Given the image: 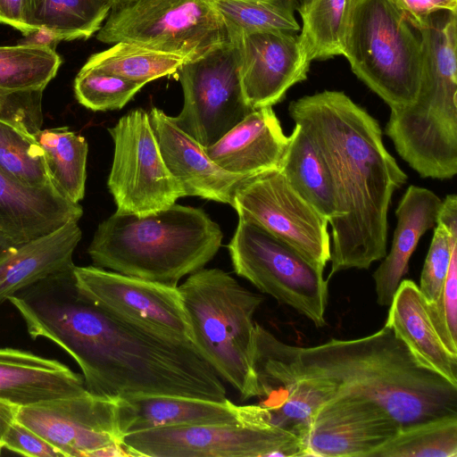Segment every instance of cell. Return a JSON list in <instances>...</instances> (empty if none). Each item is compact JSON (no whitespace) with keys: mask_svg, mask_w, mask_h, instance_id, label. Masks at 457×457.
Masks as SVG:
<instances>
[{"mask_svg":"<svg viewBox=\"0 0 457 457\" xmlns=\"http://www.w3.org/2000/svg\"><path fill=\"white\" fill-rule=\"evenodd\" d=\"M17 311L32 339L52 341L77 362L91 395L227 399L219 375L194 345L160 337L100 310L78 293L72 275L30 287Z\"/></svg>","mask_w":457,"mask_h":457,"instance_id":"obj_1","label":"cell"},{"mask_svg":"<svg viewBox=\"0 0 457 457\" xmlns=\"http://www.w3.org/2000/svg\"><path fill=\"white\" fill-rule=\"evenodd\" d=\"M253 366L258 391L292 384L321 403L337 396L366 399L386 411L400 429L457 415V386L420 365L386 325L363 337L303 347L255 323Z\"/></svg>","mask_w":457,"mask_h":457,"instance_id":"obj_2","label":"cell"},{"mask_svg":"<svg viewBox=\"0 0 457 457\" xmlns=\"http://www.w3.org/2000/svg\"><path fill=\"white\" fill-rule=\"evenodd\" d=\"M328 169L336 195L328 279L369 269L386 254L387 212L408 177L386 148L378 121L342 91L324 90L290 103Z\"/></svg>","mask_w":457,"mask_h":457,"instance_id":"obj_3","label":"cell"},{"mask_svg":"<svg viewBox=\"0 0 457 457\" xmlns=\"http://www.w3.org/2000/svg\"><path fill=\"white\" fill-rule=\"evenodd\" d=\"M222 237L204 211L174 204L145 216L114 212L98 225L87 253L94 266L178 287L215 256Z\"/></svg>","mask_w":457,"mask_h":457,"instance_id":"obj_4","label":"cell"},{"mask_svg":"<svg viewBox=\"0 0 457 457\" xmlns=\"http://www.w3.org/2000/svg\"><path fill=\"white\" fill-rule=\"evenodd\" d=\"M457 12L440 10L417 28L422 73L416 101L391 109L385 133L421 178L457 173Z\"/></svg>","mask_w":457,"mask_h":457,"instance_id":"obj_5","label":"cell"},{"mask_svg":"<svg viewBox=\"0 0 457 457\" xmlns=\"http://www.w3.org/2000/svg\"><path fill=\"white\" fill-rule=\"evenodd\" d=\"M178 287L196 349L241 401L258 397L253 316L263 296L217 268H203Z\"/></svg>","mask_w":457,"mask_h":457,"instance_id":"obj_6","label":"cell"},{"mask_svg":"<svg viewBox=\"0 0 457 457\" xmlns=\"http://www.w3.org/2000/svg\"><path fill=\"white\" fill-rule=\"evenodd\" d=\"M343 55L390 110L416 101L422 73L420 36L389 0L358 1Z\"/></svg>","mask_w":457,"mask_h":457,"instance_id":"obj_7","label":"cell"},{"mask_svg":"<svg viewBox=\"0 0 457 457\" xmlns=\"http://www.w3.org/2000/svg\"><path fill=\"white\" fill-rule=\"evenodd\" d=\"M96 38L190 61L228 41L230 32L211 0H133L111 9Z\"/></svg>","mask_w":457,"mask_h":457,"instance_id":"obj_8","label":"cell"},{"mask_svg":"<svg viewBox=\"0 0 457 457\" xmlns=\"http://www.w3.org/2000/svg\"><path fill=\"white\" fill-rule=\"evenodd\" d=\"M228 249L235 272L317 328L326 325L328 278L299 252L255 221L238 216Z\"/></svg>","mask_w":457,"mask_h":457,"instance_id":"obj_9","label":"cell"},{"mask_svg":"<svg viewBox=\"0 0 457 457\" xmlns=\"http://www.w3.org/2000/svg\"><path fill=\"white\" fill-rule=\"evenodd\" d=\"M178 70L184 93L181 112L170 120L204 147L218 141L253 109L241 81V57L237 33Z\"/></svg>","mask_w":457,"mask_h":457,"instance_id":"obj_10","label":"cell"},{"mask_svg":"<svg viewBox=\"0 0 457 457\" xmlns=\"http://www.w3.org/2000/svg\"><path fill=\"white\" fill-rule=\"evenodd\" d=\"M121 445L130 456H306L303 440L270 420L156 428L126 434Z\"/></svg>","mask_w":457,"mask_h":457,"instance_id":"obj_11","label":"cell"},{"mask_svg":"<svg viewBox=\"0 0 457 457\" xmlns=\"http://www.w3.org/2000/svg\"><path fill=\"white\" fill-rule=\"evenodd\" d=\"M108 131L114 156L107 185L117 213L145 216L186 196L164 162L148 112L130 111Z\"/></svg>","mask_w":457,"mask_h":457,"instance_id":"obj_12","label":"cell"},{"mask_svg":"<svg viewBox=\"0 0 457 457\" xmlns=\"http://www.w3.org/2000/svg\"><path fill=\"white\" fill-rule=\"evenodd\" d=\"M73 275L78 293L100 310L160 337L194 345L178 287L96 266H75Z\"/></svg>","mask_w":457,"mask_h":457,"instance_id":"obj_13","label":"cell"},{"mask_svg":"<svg viewBox=\"0 0 457 457\" xmlns=\"http://www.w3.org/2000/svg\"><path fill=\"white\" fill-rule=\"evenodd\" d=\"M233 208L323 270L330 261L328 220L289 183L279 168L247 178L237 189Z\"/></svg>","mask_w":457,"mask_h":457,"instance_id":"obj_14","label":"cell"},{"mask_svg":"<svg viewBox=\"0 0 457 457\" xmlns=\"http://www.w3.org/2000/svg\"><path fill=\"white\" fill-rule=\"evenodd\" d=\"M120 399L90 393L19 407L15 420L25 425L64 457L94 456L121 445Z\"/></svg>","mask_w":457,"mask_h":457,"instance_id":"obj_15","label":"cell"},{"mask_svg":"<svg viewBox=\"0 0 457 457\" xmlns=\"http://www.w3.org/2000/svg\"><path fill=\"white\" fill-rule=\"evenodd\" d=\"M400 428L374 402L334 397L322 403L312 418L303 438L306 456L371 457Z\"/></svg>","mask_w":457,"mask_h":457,"instance_id":"obj_16","label":"cell"},{"mask_svg":"<svg viewBox=\"0 0 457 457\" xmlns=\"http://www.w3.org/2000/svg\"><path fill=\"white\" fill-rule=\"evenodd\" d=\"M237 34L243 91L253 110L280 103L290 87L307 79L312 62L306 57L297 33Z\"/></svg>","mask_w":457,"mask_h":457,"instance_id":"obj_17","label":"cell"},{"mask_svg":"<svg viewBox=\"0 0 457 457\" xmlns=\"http://www.w3.org/2000/svg\"><path fill=\"white\" fill-rule=\"evenodd\" d=\"M150 122L164 162L186 196H198L233 207L237 187L249 177L216 164L203 145L182 131L162 110L154 107Z\"/></svg>","mask_w":457,"mask_h":457,"instance_id":"obj_18","label":"cell"},{"mask_svg":"<svg viewBox=\"0 0 457 457\" xmlns=\"http://www.w3.org/2000/svg\"><path fill=\"white\" fill-rule=\"evenodd\" d=\"M270 420L260 404L237 405L180 396L120 400V424L124 435L163 427L239 424ZM271 421V420H270Z\"/></svg>","mask_w":457,"mask_h":457,"instance_id":"obj_19","label":"cell"},{"mask_svg":"<svg viewBox=\"0 0 457 457\" xmlns=\"http://www.w3.org/2000/svg\"><path fill=\"white\" fill-rule=\"evenodd\" d=\"M82 214L80 204L55 187H26L0 169V250L79 221Z\"/></svg>","mask_w":457,"mask_h":457,"instance_id":"obj_20","label":"cell"},{"mask_svg":"<svg viewBox=\"0 0 457 457\" xmlns=\"http://www.w3.org/2000/svg\"><path fill=\"white\" fill-rule=\"evenodd\" d=\"M288 143L272 106L253 110L214 144L207 155L227 171L251 177L278 169Z\"/></svg>","mask_w":457,"mask_h":457,"instance_id":"obj_21","label":"cell"},{"mask_svg":"<svg viewBox=\"0 0 457 457\" xmlns=\"http://www.w3.org/2000/svg\"><path fill=\"white\" fill-rule=\"evenodd\" d=\"M86 393L83 376L62 362L29 351L0 348V400L23 407Z\"/></svg>","mask_w":457,"mask_h":457,"instance_id":"obj_22","label":"cell"},{"mask_svg":"<svg viewBox=\"0 0 457 457\" xmlns=\"http://www.w3.org/2000/svg\"><path fill=\"white\" fill-rule=\"evenodd\" d=\"M82 233L78 221L0 250V304L39 281L74 270L73 253Z\"/></svg>","mask_w":457,"mask_h":457,"instance_id":"obj_23","label":"cell"},{"mask_svg":"<svg viewBox=\"0 0 457 457\" xmlns=\"http://www.w3.org/2000/svg\"><path fill=\"white\" fill-rule=\"evenodd\" d=\"M442 200L426 187L411 185L403 194L395 210L397 224L391 249L373 273L379 305L392 303L419 240L436 224Z\"/></svg>","mask_w":457,"mask_h":457,"instance_id":"obj_24","label":"cell"},{"mask_svg":"<svg viewBox=\"0 0 457 457\" xmlns=\"http://www.w3.org/2000/svg\"><path fill=\"white\" fill-rule=\"evenodd\" d=\"M389 306L385 325L420 365L457 386V355L446 349L436 334L419 287L411 280H402Z\"/></svg>","mask_w":457,"mask_h":457,"instance_id":"obj_25","label":"cell"},{"mask_svg":"<svg viewBox=\"0 0 457 457\" xmlns=\"http://www.w3.org/2000/svg\"><path fill=\"white\" fill-rule=\"evenodd\" d=\"M295 124L279 169L293 187L329 223L337 215V205L328 169L309 133L300 124Z\"/></svg>","mask_w":457,"mask_h":457,"instance_id":"obj_26","label":"cell"},{"mask_svg":"<svg viewBox=\"0 0 457 457\" xmlns=\"http://www.w3.org/2000/svg\"><path fill=\"white\" fill-rule=\"evenodd\" d=\"M359 0H311L301 13L300 44L310 62L343 55Z\"/></svg>","mask_w":457,"mask_h":457,"instance_id":"obj_27","label":"cell"},{"mask_svg":"<svg viewBox=\"0 0 457 457\" xmlns=\"http://www.w3.org/2000/svg\"><path fill=\"white\" fill-rule=\"evenodd\" d=\"M34 135L53 184L65 198L79 204L85 195L87 140L68 127L38 129Z\"/></svg>","mask_w":457,"mask_h":457,"instance_id":"obj_28","label":"cell"},{"mask_svg":"<svg viewBox=\"0 0 457 457\" xmlns=\"http://www.w3.org/2000/svg\"><path fill=\"white\" fill-rule=\"evenodd\" d=\"M112 0H26L25 22L33 29L46 26L74 39H87L102 27Z\"/></svg>","mask_w":457,"mask_h":457,"instance_id":"obj_29","label":"cell"},{"mask_svg":"<svg viewBox=\"0 0 457 457\" xmlns=\"http://www.w3.org/2000/svg\"><path fill=\"white\" fill-rule=\"evenodd\" d=\"M0 169L26 187H54L34 133L25 123L2 116Z\"/></svg>","mask_w":457,"mask_h":457,"instance_id":"obj_30","label":"cell"},{"mask_svg":"<svg viewBox=\"0 0 457 457\" xmlns=\"http://www.w3.org/2000/svg\"><path fill=\"white\" fill-rule=\"evenodd\" d=\"M186 60L179 55L153 50L129 42L89 57L84 67L146 84L176 72Z\"/></svg>","mask_w":457,"mask_h":457,"instance_id":"obj_31","label":"cell"},{"mask_svg":"<svg viewBox=\"0 0 457 457\" xmlns=\"http://www.w3.org/2000/svg\"><path fill=\"white\" fill-rule=\"evenodd\" d=\"M61 63L59 54L47 47L0 46V89L11 93L43 91Z\"/></svg>","mask_w":457,"mask_h":457,"instance_id":"obj_32","label":"cell"},{"mask_svg":"<svg viewBox=\"0 0 457 457\" xmlns=\"http://www.w3.org/2000/svg\"><path fill=\"white\" fill-rule=\"evenodd\" d=\"M457 415L399 429L371 457H456Z\"/></svg>","mask_w":457,"mask_h":457,"instance_id":"obj_33","label":"cell"},{"mask_svg":"<svg viewBox=\"0 0 457 457\" xmlns=\"http://www.w3.org/2000/svg\"><path fill=\"white\" fill-rule=\"evenodd\" d=\"M229 31H284L301 28L291 0H211Z\"/></svg>","mask_w":457,"mask_h":457,"instance_id":"obj_34","label":"cell"},{"mask_svg":"<svg viewBox=\"0 0 457 457\" xmlns=\"http://www.w3.org/2000/svg\"><path fill=\"white\" fill-rule=\"evenodd\" d=\"M145 84L82 67L74 81L78 102L92 111L121 109Z\"/></svg>","mask_w":457,"mask_h":457,"instance_id":"obj_35","label":"cell"},{"mask_svg":"<svg viewBox=\"0 0 457 457\" xmlns=\"http://www.w3.org/2000/svg\"><path fill=\"white\" fill-rule=\"evenodd\" d=\"M426 303L429 319L439 338L450 353L457 355V245L453 248L450 265L438 298L434 303Z\"/></svg>","mask_w":457,"mask_h":457,"instance_id":"obj_36","label":"cell"},{"mask_svg":"<svg viewBox=\"0 0 457 457\" xmlns=\"http://www.w3.org/2000/svg\"><path fill=\"white\" fill-rule=\"evenodd\" d=\"M43 91L11 93L0 89V116L25 123L34 133L40 129Z\"/></svg>","mask_w":457,"mask_h":457,"instance_id":"obj_37","label":"cell"},{"mask_svg":"<svg viewBox=\"0 0 457 457\" xmlns=\"http://www.w3.org/2000/svg\"><path fill=\"white\" fill-rule=\"evenodd\" d=\"M7 450L31 457H64L63 454L36 432L14 420L2 438Z\"/></svg>","mask_w":457,"mask_h":457,"instance_id":"obj_38","label":"cell"},{"mask_svg":"<svg viewBox=\"0 0 457 457\" xmlns=\"http://www.w3.org/2000/svg\"><path fill=\"white\" fill-rule=\"evenodd\" d=\"M414 27L432 12L440 10L457 12V0H389Z\"/></svg>","mask_w":457,"mask_h":457,"instance_id":"obj_39","label":"cell"},{"mask_svg":"<svg viewBox=\"0 0 457 457\" xmlns=\"http://www.w3.org/2000/svg\"><path fill=\"white\" fill-rule=\"evenodd\" d=\"M26 0H0V23L19 30L23 37L34 29L25 22Z\"/></svg>","mask_w":457,"mask_h":457,"instance_id":"obj_40","label":"cell"},{"mask_svg":"<svg viewBox=\"0 0 457 457\" xmlns=\"http://www.w3.org/2000/svg\"><path fill=\"white\" fill-rule=\"evenodd\" d=\"M71 40H72V38L65 32L46 26H39L22 39L19 40L17 45L42 46L55 51L57 45L61 41Z\"/></svg>","mask_w":457,"mask_h":457,"instance_id":"obj_41","label":"cell"},{"mask_svg":"<svg viewBox=\"0 0 457 457\" xmlns=\"http://www.w3.org/2000/svg\"><path fill=\"white\" fill-rule=\"evenodd\" d=\"M19 407L0 400V454L2 449V438L10 424L15 420Z\"/></svg>","mask_w":457,"mask_h":457,"instance_id":"obj_42","label":"cell"},{"mask_svg":"<svg viewBox=\"0 0 457 457\" xmlns=\"http://www.w3.org/2000/svg\"><path fill=\"white\" fill-rule=\"evenodd\" d=\"M311 0H291L293 6L300 14L306 9Z\"/></svg>","mask_w":457,"mask_h":457,"instance_id":"obj_43","label":"cell"},{"mask_svg":"<svg viewBox=\"0 0 457 457\" xmlns=\"http://www.w3.org/2000/svg\"><path fill=\"white\" fill-rule=\"evenodd\" d=\"M130 1H133V0H112V7H116V6H119V5H121V4H124L126 3H129Z\"/></svg>","mask_w":457,"mask_h":457,"instance_id":"obj_44","label":"cell"}]
</instances>
